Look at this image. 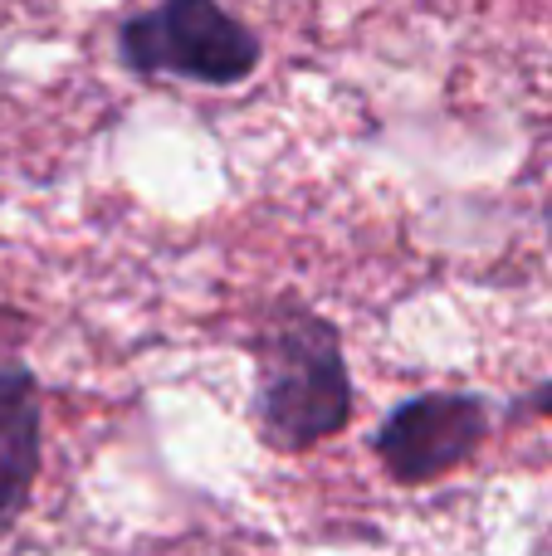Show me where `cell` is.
Segmentation results:
<instances>
[{"label": "cell", "mask_w": 552, "mask_h": 556, "mask_svg": "<svg viewBox=\"0 0 552 556\" xmlns=\"http://www.w3.org/2000/svg\"><path fill=\"white\" fill-rule=\"evenodd\" d=\"M254 434L274 454H309L338 440L357 410L348 346L328 313L279 293L260 307L250 332Z\"/></svg>", "instance_id": "1"}, {"label": "cell", "mask_w": 552, "mask_h": 556, "mask_svg": "<svg viewBox=\"0 0 552 556\" xmlns=\"http://www.w3.org/2000/svg\"><path fill=\"white\" fill-rule=\"evenodd\" d=\"M45 464V395L25 362H0V538L20 528Z\"/></svg>", "instance_id": "4"}, {"label": "cell", "mask_w": 552, "mask_h": 556, "mask_svg": "<svg viewBox=\"0 0 552 556\" xmlns=\"http://www.w3.org/2000/svg\"><path fill=\"white\" fill-rule=\"evenodd\" d=\"M494 434V405L475 391H421L391 405L372 434V454L391 483L421 489L446 473L465 469Z\"/></svg>", "instance_id": "3"}, {"label": "cell", "mask_w": 552, "mask_h": 556, "mask_svg": "<svg viewBox=\"0 0 552 556\" xmlns=\"http://www.w3.org/2000/svg\"><path fill=\"white\" fill-rule=\"evenodd\" d=\"M514 415H543V420H552V381H538L528 395H518Z\"/></svg>", "instance_id": "5"}, {"label": "cell", "mask_w": 552, "mask_h": 556, "mask_svg": "<svg viewBox=\"0 0 552 556\" xmlns=\"http://www.w3.org/2000/svg\"><path fill=\"white\" fill-rule=\"evenodd\" d=\"M117 59L137 78L240 88L264 64V39L221 0H156L117 25Z\"/></svg>", "instance_id": "2"}]
</instances>
